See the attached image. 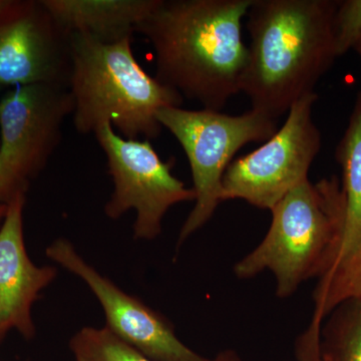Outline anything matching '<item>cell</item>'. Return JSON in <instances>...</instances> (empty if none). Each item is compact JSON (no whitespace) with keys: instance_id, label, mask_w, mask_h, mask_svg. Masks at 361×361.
Listing matches in <instances>:
<instances>
[{"instance_id":"6da1fadb","label":"cell","mask_w":361,"mask_h":361,"mask_svg":"<svg viewBox=\"0 0 361 361\" xmlns=\"http://www.w3.org/2000/svg\"><path fill=\"white\" fill-rule=\"evenodd\" d=\"M253 0H160L135 32L153 47L156 78L206 110L240 92L248 47L242 20Z\"/></svg>"},{"instance_id":"7a4b0ae2","label":"cell","mask_w":361,"mask_h":361,"mask_svg":"<svg viewBox=\"0 0 361 361\" xmlns=\"http://www.w3.org/2000/svg\"><path fill=\"white\" fill-rule=\"evenodd\" d=\"M336 0H253L251 42L240 85L252 110L277 120L314 87L337 58Z\"/></svg>"},{"instance_id":"3957f363","label":"cell","mask_w":361,"mask_h":361,"mask_svg":"<svg viewBox=\"0 0 361 361\" xmlns=\"http://www.w3.org/2000/svg\"><path fill=\"white\" fill-rule=\"evenodd\" d=\"M70 40L68 90L78 134H94L110 123L126 139H157L163 130L157 111L182 106L180 92L142 68L133 52L132 39L106 44L73 33Z\"/></svg>"},{"instance_id":"277c9868","label":"cell","mask_w":361,"mask_h":361,"mask_svg":"<svg viewBox=\"0 0 361 361\" xmlns=\"http://www.w3.org/2000/svg\"><path fill=\"white\" fill-rule=\"evenodd\" d=\"M261 243L235 264L238 279L268 270L276 278V295L288 298L300 285L322 277L336 264L345 228L346 206L336 176L302 184L272 210Z\"/></svg>"},{"instance_id":"5b68a950","label":"cell","mask_w":361,"mask_h":361,"mask_svg":"<svg viewBox=\"0 0 361 361\" xmlns=\"http://www.w3.org/2000/svg\"><path fill=\"white\" fill-rule=\"evenodd\" d=\"M157 120L171 133L186 154L191 168L196 203L178 237L180 248L210 221L222 203V182L227 168L242 147L266 142L277 132V120L254 110L238 116L218 111L185 110L167 106Z\"/></svg>"},{"instance_id":"8992f818","label":"cell","mask_w":361,"mask_h":361,"mask_svg":"<svg viewBox=\"0 0 361 361\" xmlns=\"http://www.w3.org/2000/svg\"><path fill=\"white\" fill-rule=\"evenodd\" d=\"M315 92L292 104L282 126L262 146L236 159L226 170L222 200H244L272 210L289 192L308 179L322 149V133L312 118Z\"/></svg>"},{"instance_id":"52a82bcc","label":"cell","mask_w":361,"mask_h":361,"mask_svg":"<svg viewBox=\"0 0 361 361\" xmlns=\"http://www.w3.org/2000/svg\"><path fill=\"white\" fill-rule=\"evenodd\" d=\"M108 161L114 192L104 211L116 220L135 210V240L160 236L166 214L177 204L196 200L193 188L172 174V164L161 161L149 140H130L116 134L110 123L94 132Z\"/></svg>"},{"instance_id":"ba28073f","label":"cell","mask_w":361,"mask_h":361,"mask_svg":"<svg viewBox=\"0 0 361 361\" xmlns=\"http://www.w3.org/2000/svg\"><path fill=\"white\" fill-rule=\"evenodd\" d=\"M73 111L70 90L61 85H20L0 99L2 161L20 193L26 194L47 165L61 142L63 122Z\"/></svg>"},{"instance_id":"9c48e42d","label":"cell","mask_w":361,"mask_h":361,"mask_svg":"<svg viewBox=\"0 0 361 361\" xmlns=\"http://www.w3.org/2000/svg\"><path fill=\"white\" fill-rule=\"evenodd\" d=\"M45 254L87 285L103 308L106 329L151 360L210 361L178 338L174 325L168 318L122 290L89 264L68 239L54 240L47 247Z\"/></svg>"},{"instance_id":"30bf717a","label":"cell","mask_w":361,"mask_h":361,"mask_svg":"<svg viewBox=\"0 0 361 361\" xmlns=\"http://www.w3.org/2000/svg\"><path fill=\"white\" fill-rule=\"evenodd\" d=\"M70 35L42 1H13L0 13V85L68 87Z\"/></svg>"},{"instance_id":"8fae6325","label":"cell","mask_w":361,"mask_h":361,"mask_svg":"<svg viewBox=\"0 0 361 361\" xmlns=\"http://www.w3.org/2000/svg\"><path fill=\"white\" fill-rule=\"evenodd\" d=\"M25 195L7 205L0 226V343L11 330L26 341L37 334L32 306L58 276L54 266H37L26 251L23 232Z\"/></svg>"},{"instance_id":"7c38bea8","label":"cell","mask_w":361,"mask_h":361,"mask_svg":"<svg viewBox=\"0 0 361 361\" xmlns=\"http://www.w3.org/2000/svg\"><path fill=\"white\" fill-rule=\"evenodd\" d=\"M68 35H89L111 44L132 39L160 0H42Z\"/></svg>"},{"instance_id":"4fadbf2b","label":"cell","mask_w":361,"mask_h":361,"mask_svg":"<svg viewBox=\"0 0 361 361\" xmlns=\"http://www.w3.org/2000/svg\"><path fill=\"white\" fill-rule=\"evenodd\" d=\"M350 299L361 300V237L318 279L313 291L312 319L297 344L305 350L317 351L322 322L337 305Z\"/></svg>"},{"instance_id":"5bb4252c","label":"cell","mask_w":361,"mask_h":361,"mask_svg":"<svg viewBox=\"0 0 361 361\" xmlns=\"http://www.w3.org/2000/svg\"><path fill=\"white\" fill-rule=\"evenodd\" d=\"M336 158L342 170L341 189L346 206L341 256L361 237V92L356 97L348 128L337 145Z\"/></svg>"},{"instance_id":"9a60e30c","label":"cell","mask_w":361,"mask_h":361,"mask_svg":"<svg viewBox=\"0 0 361 361\" xmlns=\"http://www.w3.org/2000/svg\"><path fill=\"white\" fill-rule=\"evenodd\" d=\"M319 361H361V300L337 305L322 322Z\"/></svg>"},{"instance_id":"2e32d148","label":"cell","mask_w":361,"mask_h":361,"mask_svg":"<svg viewBox=\"0 0 361 361\" xmlns=\"http://www.w3.org/2000/svg\"><path fill=\"white\" fill-rule=\"evenodd\" d=\"M73 355L90 361H155L116 336L106 326L84 327L70 341Z\"/></svg>"},{"instance_id":"e0dca14e","label":"cell","mask_w":361,"mask_h":361,"mask_svg":"<svg viewBox=\"0 0 361 361\" xmlns=\"http://www.w3.org/2000/svg\"><path fill=\"white\" fill-rule=\"evenodd\" d=\"M337 58L361 42V0L338 1L334 20Z\"/></svg>"},{"instance_id":"ac0fdd59","label":"cell","mask_w":361,"mask_h":361,"mask_svg":"<svg viewBox=\"0 0 361 361\" xmlns=\"http://www.w3.org/2000/svg\"><path fill=\"white\" fill-rule=\"evenodd\" d=\"M20 193L13 186L4 169L1 158V145H0V205H8Z\"/></svg>"},{"instance_id":"d6986e66","label":"cell","mask_w":361,"mask_h":361,"mask_svg":"<svg viewBox=\"0 0 361 361\" xmlns=\"http://www.w3.org/2000/svg\"><path fill=\"white\" fill-rule=\"evenodd\" d=\"M210 361H243L240 357L237 351L233 349H225V350L220 351L215 357L211 358Z\"/></svg>"},{"instance_id":"ffe728a7","label":"cell","mask_w":361,"mask_h":361,"mask_svg":"<svg viewBox=\"0 0 361 361\" xmlns=\"http://www.w3.org/2000/svg\"><path fill=\"white\" fill-rule=\"evenodd\" d=\"M6 205H0V226H1L2 222H4V217H6Z\"/></svg>"},{"instance_id":"44dd1931","label":"cell","mask_w":361,"mask_h":361,"mask_svg":"<svg viewBox=\"0 0 361 361\" xmlns=\"http://www.w3.org/2000/svg\"><path fill=\"white\" fill-rule=\"evenodd\" d=\"M9 1H11V0H0V13L8 6Z\"/></svg>"},{"instance_id":"7402d4cb","label":"cell","mask_w":361,"mask_h":361,"mask_svg":"<svg viewBox=\"0 0 361 361\" xmlns=\"http://www.w3.org/2000/svg\"><path fill=\"white\" fill-rule=\"evenodd\" d=\"M75 361H90L89 360H87V358L82 357V356L80 355H75Z\"/></svg>"},{"instance_id":"603a6c76","label":"cell","mask_w":361,"mask_h":361,"mask_svg":"<svg viewBox=\"0 0 361 361\" xmlns=\"http://www.w3.org/2000/svg\"><path fill=\"white\" fill-rule=\"evenodd\" d=\"M355 49L356 52H357L358 56H360V59H361V42H360V44H358L357 45H356Z\"/></svg>"},{"instance_id":"cb8c5ba5","label":"cell","mask_w":361,"mask_h":361,"mask_svg":"<svg viewBox=\"0 0 361 361\" xmlns=\"http://www.w3.org/2000/svg\"><path fill=\"white\" fill-rule=\"evenodd\" d=\"M2 89H4V87H1V85H0V92H1Z\"/></svg>"}]
</instances>
